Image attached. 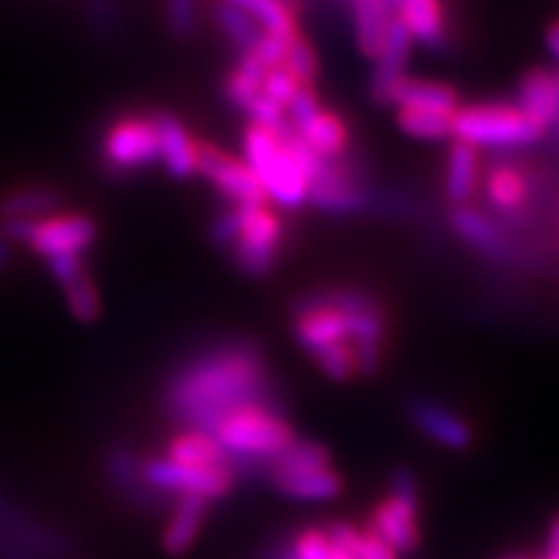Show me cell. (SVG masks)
Listing matches in <instances>:
<instances>
[{"instance_id":"1","label":"cell","mask_w":559,"mask_h":559,"mask_svg":"<svg viewBox=\"0 0 559 559\" xmlns=\"http://www.w3.org/2000/svg\"><path fill=\"white\" fill-rule=\"evenodd\" d=\"M249 402H277L270 360L249 337L210 345L166 379V412L187 430L210 432L228 409Z\"/></svg>"},{"instance_id":"2","label":"cell","mask_w":559,"mask_h":559,"mask_svg":"<svg viewBox=\"0 0 559 559\" xmlns=\"http://www.w3.org/2000/svg\"><path fill=\"white\" fill-rule=\"evenodd\" d=\"M243 164L260 179L267 200L285 210H298L309 202V181L321 164L319 153L288 124L267 128L249 122L241 132Z\"/></svg>"},{"instance_id":"3","label":"cell","mask_w":559,"mask_h":559,"mask_svg":"<svg viewBox=\"0 0 559 559\" xmlns=\"http://www.w3.org/2000/svg\"><path fill=\"white\" fill-rule=\"evenodd\" d=\"M210 436L226 451L234 474L262 469L296 440V430L280 412L277 402H249L218 417Z\"/></svg>"},{"instance_id":"4","label":"cell","mask_w":559,"mask_h":559,"mask_svg":"<svg viewBox=\"0 0 559 559\" xmlns=\"http://www.w3.org/2000/svg\"><path fill=\"white\" fill-rule=\"evenodd\" d=\"M547 135L519 107L506 102H477L459 107L451 117V138L472 148H526Z\"/></svg>"},{"instance_id":"5","label":"cell","mask_w":559,"mask_h":559,"mask_svg":"<svg viewBox=\"0 0 559 559\" xmlns=\"http://www.w3.org/2000/svg\"><path fill=\"white\" fill-rule=\"evenodd\" d=\"M230 207L236 218L234 239L226 247L230 264L249 277L270 275L283 247V223L277 213L270 207V202Z\"/></svg>"},{"instance_id":"6","label":"cell","mask_w":559,"mask_h":559,"mask_svg":"<svg viewBox=\"0 0 559 559\" xmlns=\"http://www.w3.org/2000/svg\"><path fill=\"white\" fill-rule=\"evenodd\" d=\"M13 243H24L32 254L52 260L62 254H83L99 236V226L86 213H52L32 223H0Z\"/></svg>"},{"instance_id":"7","label":"cell","mask_w":559,"mask_h":559,"mask_svg":"<svg viewBox=\"0 0 559 559\" xmlns=\"http://www.w3.org/2000/svg\"><path fill=\"white\" fill-rule=\"evenodd\" d=\"M160 164L156 117L128 111L107 124L102 138V166L111 177H132Z\"/></svg>"},{"instance_id":"8","label":"cell","mask_w":559,"mask_h":559,"mask_svg":"<svg viewBox=\"0 0 559 559\" xmlns=\"http://www.w3.org/2000/svg\"><path fill=\"white\" fill-rule=\"evenodd\" d=\"M309 202L321 213L355 215L373 205V194L362 185L353 158H321L309 181Z\"/></svg>"},{"instance_id":"9","label":"cell","mask_w":559,"mask_h":559,"mask_svg":"<svg viewBox=\"0 0 559 559\" xmlns=\"http://www.w3.org/2000/svg\"><path fill=\"white\" fill-rule=\"evenodd\" d=\"M140 479L151 489L166 495H198V498L221 500L234 487V472L226 469H194L179 466L166 456H148L138 464Z\"/></svg>"},{"instance_id":"10","label":"cell","mask_w":559,"mask_h":559,"mask_svg":"<svg viewBox=\"0 0 559 559\" xmlns=\"http://www.w3.org/2000/svg\"><path fill=\"white\" fill-rule=\"evenodd\" d=\"M198 174L215 187L228 205H262L270 202L260 179L241 158L213 143H198Z\"/></svg>"},{"instance_id":"11","label":"cell","mask_w":559,"mask_h":559,"mask_svg":"<svg viewBox=\"0 0 559 559\" xmlns=\"http://www.w3.org/2000/svg\"><path fill=\"white\" fill-rule=\"evenodd\" d=\"M449 223L453 234L466 247L477 251L485 262L498 264V267H513V264H519V247L510 239L508 228H502L487 210H479L474 205L451 207Z\"/></svg>"},{"instance_id":"12","label":"cell","mask_w":559,"mask_h":559,"mask_svg":"<svg viewBox=\"0 0 559 559\" xmlns=\"http://www.w3.org/2000/svg\"><path fill=\"white\" fill-rule=\"evenodd\" d=\"M407 417L415 428L432 443L449 451H466L474 443V430L456 409L445 407L428 396H415L407 402Z\"/></svg>"},{"instance_id":"13","label":"cell","mask_w":559,"mask_h":559,"mask_svg":"<svg viewBox=\"0 0 559 559\" xmlns=\"http://www.w3.org/2000/svg\"><path fill=\"white\" fill-rule=\"evenodd\" d=\"M391 3H394V16L409 32L412 41H419L430 52L449 50V11L443 0H391Z\"/></svg>"},{"instance_id":"14","label":"cell","mask_w":559,"mask_h":559,"mask_svg":"<svg viewBox=\"0 0 559 559\" xmlns=\"http://www.w3.org/2000/svg\"><path fill=\"white\" fill-rule=\"evenodd\" d=\"M412 50H415V41H412L409 32L402 26V21L394 16L381 50L373 58L376 68L373 75H370V99L376 104H381V107L389 104L391 91L407 75Z\"/></svg>"},{"instance_id":"15","label":"cell","mask_w":559,"mask_h":559,"mask_svg":"<svg viewBox=\"0 0 559 559\" xmlns=\"http://www.w3.org/2000/svg\"><path fill=\"white\" fill-rule=\"evenodd\" d=\"M368 528L394 551H415L419 547L417 502L383 495L370 510Z\"/></svg>"},{"instance_id":"16","label":"cell","mask_w":559,"mask_h":559,"mask_svg":"<svg viewBox=\"0 0 559 559\" xmlns=\"http://www.w3.org/2000/svg\"><path fill=\"white\" fill-rule=\"evenodd\" d=\"M481 187H485V198L487 205L492 213L506 215V218H519V215L526 210L531 192L528 174L515 164H492L481 177Z\"/></svg>"},{"instance_id":"17","label":"cell","mask_w":559,"mask_h":559,"mask_svg":"<svg viewBox=\"0 0 559 559\" xmlns=\"http://www.w3.org/2000/svg\"><path fill=\"white\" fill-rule=\"evenodd\" d=\"M156 128H158V151L160 166L169 171L174 179H187L198 174V143L187 124L171 111H156Z\"/></svg>"},{"instance_id":"18","label":"cell","mask_w":559,"mask_h":559,"mask_svg":"<svg viewBox=\"0 0 559 559\" xmlns=\"http://www.w3.org/2000/svg\"><path fill=\"white\" fill-rule=\"evenodd\" d=\"M515 107L544 132L555 128L559 115V75L547 68H534L523 73L515 94Z\"/></svg>"},{"instance_id":"19","label":"cell","mask_w":559,"mask_h":559,"mask_svg":"<svg viewBox=\"0 0 559 559\" xmlns=\"http://www.w3.org/2000/svg\"><path fill=\"white\" fill-rule=\"evenodd\" d=\"M66 192L55 185H26L0 192V223H32L60 213Z\"/></svg>"},{"instance_id":"20","label":"cell","mask_w":559,"mask_h":559,"mask_svg":"<svg viewBox=\"0 0 559 559\" xmlns=\"http://www.w3.org/2000/svg\"><path fill=\"white\" fill-rule=\"evenodd\" d=\"M342 3L349 13L355 47L362 58L373 60L394 21V3L391 0H342Z\"/></svg>"},{"instance_id":"21","label":"cell","mask_w":559,"mask_h":559,"mask_svg":"<svg viewBox=\"0 0 559 559\" xmlns=\"http://www.w3.org/2000/svg\"><path fill=\"white\" fill-rule=\"evenodd\" d=\"M481 185V166H479V151L472 145L453 140L445 156V174H443V190L449 198L451 207L472 205L477 198Z\"/></svg>"},{"instance_id":"22","label":"cell","mask_w":559,"mask_h":559,"mask_svg":"<svg viewBox=\"0 0 559 559\" xmlns=\"http://www.w3.org/2000/svg\"><path fill=\"white\" fill-rule=\"evenodd\" d=\"M210 502L198 495H179L174 500L169 523H166L164 536H160V547L166 555L179 557L192 547L194 539L200 536L202 526H205Z\"/></svg>"},{"instance_id":"23","label":"cell","mask_w":559,"mask_h":559,"mask_svg":"<svg viewBox=\"0 0 559 559\" xmlns=\"http://www.w3.org/2000/svg\"><path fill=\"white\" fill-rule=\"evenodd\" d=\"M389 104H396L400 109H423V111H438V115H456L461 107L459 91L440 81H425V79H404L396 83L391 91Z\"/></svg>"},{"instance_id":"24","label":"cell","mask_w":559,"mask_h":559,"mask_svg":"<svg viewBox=\"0 0 559 559\" xmlns=\"http://www.w3.org/2000/svg\"><path fill=\"white\" fill-rule=\"evenodd\" d=\"M234 5L254 21L264 34L272 37H293L300 32L298 21L304 16V0H221Z\"/></svg>"},{"instance_id":"25","label":"cell","mask_w":559,"mask_h":559,"mask_svg":"<svg viewBox=\"0 0 559 559\" xmlns=\"http://www.w3.org/2000/svg\"><path fill=\"white\" fill-rule=\"evenodd\" d=\"M166 459L179 466H194V469L234 472L218 440L202 430H181L179 436H174L169 443H166Z\"/></svg>"},{"instance_id":"26","label":"cell","mask_w":559,"mask_h":559,"mask_svg":"<svg viewBox=\"0 0 559 559\" xmlns=\"http://www.w3.org/2000/svg\"><path fill=\"white\" fill-rule=\"evenodd\" d=\"M296 132L321 158H340L349 148V128L337 111L321 107L311 120H306Z\"/></svg>"},{"instance_id":"27","label":"cell","mask_w":559,"mask_h":559,"mask_svg":"<svg viewBox=\"0 0 559 559\" xmlns=\"http://www.w3.org/2000/svg\"><path fill=\"white\" fill-rule=\"evenodd\" d=\"M272 485H275L280 495H285L290 500H334L345 492V479L332 466L296 474V477L272 479Z\"/></svg>"},{"instance_id":"28","label":"cell","mask_w":559,"mask_h":559,"mask_svg":"<svg viewBox=\"0 0 559 559\" xmlns=\"http://www.w3.org/2000/svg\"><path fill=\"white\" fill-rule=\"evenodd\" d=\"M324 466H332V453L326 445L317 443V440H293V443L285 449L280 456L270 464V477H296V474L317 472L324 469Z\"/></svg>"},{"instance_id":"29","label":"cell","mask_w":559,"mask_h":559,"mask_svg":"<svg viewBox=\"0 0 559 559\" xmlns=\"http://www.w3.org/2000/svg\"><path fill=\"white\" fill-rule=\"evenodd\" d=\"M210 13H213V24L218 26V32L230 41V47H234L236 55L249 52L251 47H257V41L264 37L260 26H257L247 13L234 9V5L215 0Z\"/></svg>"},{"instance_id":"30","label":"cell","mask_w":559,"mask_h":559,"mask_svg":"<svg viewBox=\"0 0 559 559\" xmlns=\"http://www.w3.org/2000/svg\"><path fill=\"white\" fill-rule=\"evenodd\" d=\"M62 296H66V306L79 324H94L96 319L102 317V296L99 288H96L94 280L88 277V272H83L75 280L62 285Z\"/></svg>"},{"instance_id":"31","label":"cell","mask_w":559,"mask_h":559,"mask_svg":"<svg viewBox=\"0 0 559 559\" xmlns=\"http://www.w3.org/2000/svg\"><path fill=\"white\" fill-rule=\"evenodd\" d=\"M396 124H400L409 138L428 140V143H440V140L451 138V117L438 115V111L400 109L396 111Z\"/></svg>"},{"instance_id":"32","label":"cell","mask_w":559,"mask_h":559,"mask_svg":"<svg viewBox=\"0 0 559 559\" xmlns=\"http://www.w3.org/2000/svg\"><path fill=\"white\" fill-rule=\"evenodd\" d=\"M283 68L296 79L300 86H313L319 75V58L317 50L309 39H306L304 32L293 34L288 41V50H285V60Z\"/></svg>"},{"instance_id":"33","label":"cell","mask_w":559,"mask_h":559,"mask_svg":"<svg viewBox=\"0 0 559 559\" xmlns=\"http://www.w3.org/2000/svg\"><path fill=\"white\" fill-rule=\"evenodd\" d=\"M311 360L317 362V368L326 376V379L337 383H347L358 376V358H355V349L349 342L321 349V353L313 355Z\"/></svg>"},{"instance_id":"34","label":"cell","mask_w":559,"mask_h":559,"mask_svg":"<svg viewBox=\"0 0 559 559\" xmlns=\"http://www.w3.org/2000/svg\"><path fill=\"white\" fill-rule=\"evenodd\" d=\"M166 26L177 39H192L200 26V0H166Z\"/></svg>"},{"instance_id":"35","label":"cell","mask_w":559,"mask_h":559,"mask_svg":"<svg viewBox=\"0 0 559 559\" xmlns=\"http://www.w3.org/2000/svg\"><path fill=\"white\" fill-rule=\"evenodd\" d=\"M347 555L353 559H396V551L391 549L386 542H381L368 526L358 531V536H355Z\"/></svg>"},{"instance_id":"36","label":"cell","mask_w":559,"mask_h":559,"mask_svg":"<svg viewBox=\"0 0 559 559\" xmlns=\"http://www.w3.org/2000/svg\"><path fill=\"white\" fill-rule=\"evenodd\" d=\"M45 262H47V270H50L52 280L60 285V288L66 283H70V280H75L86 272L83 254H62V257H52V260H45Z\"/></svg>"},{"instance_id":"37","label":"cell","mask_w":559,"mask_h":559,"mask_svg":"<svg viewBox=\"0 0 559 559\" xmlns=\"http://www.w3.org/2000/svg\"><path fill=\"white\" fill-rule=\"evenodd\" d=\"M389 495H396V498L417 502L419 506V487L415 472L407 469V466H396L389 477Z\"/></svg>"},{"instance_id":"38","label":"cell","mask_w":559,"mask_h":559,"mask_svg":"<svg viewBox=\"0 0 559 559\" xmlns=\"http://www.w3.org/2000/svg\"><path fill=\"white\" fill-rule=\"evenodd\" d=\"M13 247H16V243H13L9 236H5L3 230H0V275H3V272L9 270L11 257H13Z\"/></svg>"},{"instance_id":"39","label":"cell","mask_w":559,"mask_h":559,"mask_svg":"<svg viewBox=\"0 0 559 559\" xmlns=\"http://www.w3.org/2000/svg\"><path fill=\"white\" fill-rule=\"evenodd\" d=\"M547 551H559V513L549 521L547 528Z\"/></svg>"},{"instance_id":"40","label":"cell","mask_w":559,"mask_h":559,"mask_svg":"<svg viewBox=\"0 0 559 559\" xmlns=\"http://www.w3.org/2000/svg\"><path fill=\"white\" fill-rule=\"evenodd\" d=\"M547 47L551 50V55H555V58L559 60V21L555 26H549V32H547Z\"/></svg>"},{"instance_id":"41","label":"cell","mask_w":559,"mask_h":559,"mask_svg":"<svg viewBox=\"0 0 559 559\" xmlns=\"http://www.w3.org/2000/svg\"><path fill=\"white\" fill-rule=\"evenodd\" d=\"M542 559H559V551H547Z\"/></svg>"},{"instance_id":"42","label":"cell","mask_w":559,"mask_h":559,"mask_svg":"<svg viewBox=\"0 0 559 559\" xmlns=\"http://www.w3.org/2000/svg\"><path fill=\"white\" fill-rule=\"evenodd\" d=\"M559 75V73H557ZM551 130H555V135H557V140H559V115H557V120H555V128H551Z\"/></svg>"},{"instance_id":"43","label":"cell","mask_w":559,"mask_h":559,"mask_svg":"<svg viewBox=\"0 0 559 559\" xmlns=\"http://www.w3.org/2000/svg\"><path fill=\"white\" fill-rule=\"evenodd\" d=\"M508 559H523V557H508Z\"/></svg>"}]
</instances>
